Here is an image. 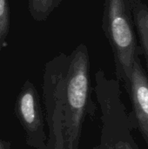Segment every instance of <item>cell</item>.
I'll use <instances>...</instances> for the list:
<instances>
[{"instance_id": "7", "label": "cell", "mask_w": 148, "mask_h": 149, "mask_svg": "<svg viewBox=\"0 0 148 149\" xmlns=\"http://www.w3.org/2000/svg\"><path fill=\"white\" fill-rule=\"evenodd\" d=\"M61 2L62 0H28V9L33 19L41 22L46 20Z\"/></svg>"}, {"instance_id": "4", "label": "cell", "mask_w": 148, "mask_h": 149, "mask_svg": "<svg viewBox=\"0 0 148 149\" xmlns=\"http://www.w3.org/2000/svg\"><path fill=\"white\" fill-rule=\"evenodd\" d=\"M140 55L135 57L128 84L125 87L131 103L128 114L133 130H137L148 148V74L144 69Z\"/></svg>"}, {"instance_id": "1", "label": "cell", "mask_w": 148, "mask_h": 149, "mask_svg": "<svg viewBox=\"0 0 148 149\" xmlns=\"http://www.w3.org/2000/svg\"><path fill=\"white\" fill-rule=\"evenodd\" d=\"M50 62L61 88L65 149H76L90 93V58L87 46L80 44L71 54L59 53Z\"/></svg>"}, {"instance_id": "8", "label": "cell", "mask_w": 148, "mask_h": 149, "mask_svg": "<svg viewBox=\"0 0 148 149\" xmlns=\"http://www.w3.org/2000/svg\"><path fill=\"white\" fill-rule=\"evenodd\" d=\"M10 5L8 0H0V51L6 46L10 31Z\"/></svg>"}, {"instance_id": "3", "label": "cell", "mask_w": 148, "mask_h": 149, "mask_svg": "<svg viewBox=\"0 0 148 149\" xmlns=\"http://www.w3.org/2000/svg\"><path fill=\"white\" fill-rule=\"evenodd\" d=\"M97 93L105 113V139L100 149H140L133 127L121 100L120 81L106 78L102 70L96 72Z\"/></svg>"}, {"instance_id": "5", "label": "cell", "mask_w": 148, "mask_h": 149, "mask_svg": "<svg viewBox=\"0 0 148 149\" xmlns=\"http://www.w3.org/2000/svg\"><path fill=\"white\" fill-rule=\"evenodd\" d=\"M17 109L25 128L30 132H36L41 125L38 113L37 91L33 85L26 82L19 94Z\"/></svg>"}, {"instance_id": "6", "label": "cell", "mask_w": 148, "mask_h": 149, "mask_svg": "<svg viewBox=\"0 0 148 149\" xmlns=\"http://www.w3.org/2000/svg\"><path fill=\"white\" fill-rule=\"evenodd\" d=\"M131 10L135 31L140 39L141 55L146 61V72L148 74V6L143 0H130Z\"/></svg>"}, {"instance_id": "2", "label": "cell", "mask_w": 148, "mask_h": 149, "mask_svg": "<svg viewBox=\"0 0 148 149\" xmlns=\"http://www.w3.org/2000/svg\"><path fill=\"white\" fill-rule=\"evenodd\" d=\"M102 29L113 53L117 79L126 87L135 57L141 55L130 0H104Z\"/></svg>"}, {"instance_id": "9", "label": "cell", "mask_w": 148, "mask_h": 149, "mask_svg": "<svg viewBox=\"0 0 148 149\" xmlns=\"http://www.w3.org/2000/svg\"><path fill=\"white\" fill-rule=\"evenodd\" d=\"M0 149H3V145H2V143L0 142Z\"/></svg>"}]
</instances>
